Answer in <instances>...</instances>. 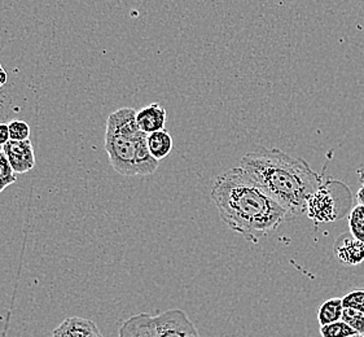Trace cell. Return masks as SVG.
<instances>
[{"label":"cell","mask_w":364,"mask_h":337,"mask_svg":"<svg viewBox=\"0 0 364 337\" xmlns=\"http://www.w3.org/2000/svg\"><path fill=\"white\" fill-rule=\"evenodd\" d=\"M3 151L16 174H25L36 168V154L30 140H9Z\"/></svg>","instance_id":"cell-6"},{"label":"cell","mask_w":364,"mask_h":337,"mask_svg":"<svg viewBox=\"0 0 364 337\" xmlns=\"http://www.w3.org/2000/svg\"><path fill=\"white\" fill-rule=\"evenodd\" d=\"M146 141H148L149 152L157 161H161L165 157H168L173 151V138L166 130H160V132L149 134Z\"/></svg>","instance_id":"cell-10"},{"label":"cell","mask_w":364,"mask_h":337,"mask_svg":"<svg viewBox=\"0 0 364 337\" xmlns=\"http://www.w3.org/2000/svg\"><path fill=\"white\" fill-rule=\"evenodd\" d=\"M353 201L349 187L329 178L307 200L306 215L316 225L333 223L350 214Z\"/></svg>","instance_id":"cell-5"},{"label":"cell","mask_w":364,"mask_h":337,"mask_svg":"<svg viewBox=\"0 0 364 337\" xmlns=\"http://www.w3.org/2000/svg\"><path fill=\"white\" fill-rule=\"evenodd\" d=\"M343 308L355 309L364 314V291H353L343 297Z\"/></svg>","instance_id":"cell-17"},{"label":"cell","mask_w":364,"mask_h":337,"mask_svg":"<svg viewBox=\"0 0 364 337\" xmlns=\"http://www.w3.org/2000/svg\"><path fill=\"white\" fill-rule=\"evenodd\" d=\"M335 256L346 266L360 264L364 262V242L353 235H341L335 242Z\"/></svg>","instance_id":"cell-8"},{"label":"cell","mask_w":364,"mask_h":337,"mask_svg":"<svg viewBox=\"0 0 364 337\" xmlns=\"http://www.w3.org/2000/svg\"><path fill=\"white\" fill-rule=\"evenodd\" d=\"M349 337H364L363 333H355V335H353V336Z\"/></svg>","instance_id":"cell-22"},{"label":"cell","mask_w":364,"mask_h":337,"mask_svg":"<svg viewBox=\"0 0 364 337\" xmlns=\"http://www.w3.org/2000/svg\"><path fill=\"white\" fill-rule=\"evenodd\" d=\"M7 83V73L4 70V68L0 65V88L3 87Z\"/></svg>","instance_id":"cell-19"},{"label":"cell","mask_w":364,"mask_h":337,"mask_svg":"<svg viewBox=\"0 0 364 337\" xmlns=\"http://www.w3.org/2000/svg\"><path fill=\"white\" fill-rule=\"evenodd\" d=\"M210 198L227 228L255 244L288 218L284 209L240 166L217 176Z\"/></svg>","instance_id":"cell-1"},{"label":"cell","mask_w":364,"mask_h":337,"mask_svg":"<svg viewBox=\"0 0 364 337\" xmlns=\"http://www.w3.org/2000/svg\"><path fill=\"white\" fill-rule=\"evenodd\" d=\"M343 299H331L321 304L319 313H318V321L321 326L331 324V323L340 322L343 318Z\"/></svg>","instance_id":"cell-11"},{"label":"cell","mask_w":364,"mask_h":337,"mask_svg":"<svg viewBox=\"0 0 364 337\" xmlns=\"http://www.w3.org/2000/svg\"><path fill=\"white\" fill-rule=\"evenodd\" d=\"M355 333L358 332L353 330L349 324H346L343 321L321 326V337H349Z\"/></svg>","instance_id":"cell-14"},{"label":"cell","mask_w":364,"mask_h":337,"mask_svg":"<svg viewBox=\"0 0 364 337\" xmlns=\"http://www.w3.org/2000/svg\"><path fill=\"white\" fill-rule=\"evenodd\" d=\"M136 124L146 134L160 132L166 125V109L159 103H152L136 112Z\"/></svg>","instance_id":"cell-9"},{"label":"cell","mask_w":364,"mask_h":337,"mask_svg":"<svg viewBox=\"0 0 364 337\" xmlns=\"http://www.w3.org/2000/svg\"><path fill=\"white\" fill-rule=\"evenodd\" d=\"M343 322L349 324L358 333H364V314L355 309L343 308Z\"/></svg>","instance_id":"cell-15"},{"label":"cell","mask_w":364,"mask_h":337,"mask_svg":"<svg viewBox=\"0 0 364 337\" xmlns=\"http://www.w3.org/2000/svg\"><path fill=\"white\" fill-rule=\"evenodd\" d=\"M350 234L357 240L364 242V206L358 204L349 214Z\"/></svg>","instance_id":"cell-12"},{"label":"cell","mask_w":364,"mask_h":337,"mask_svg":"<svg viewBox=\"0 0 364 337\" xmlns=\"http://www.w3.org/2000/svg\"><path fill=\"white\" fill-rule=\"evenodd\" d=\"M363 335H364V333H363Z\"/></svg>","instance_id":"cell-23"},{"label":"cell","mask_w":364,"mask_h":337,"mask_svg":"<svg viewBox=\"0 0 364 337\" xmlns=\"http://www.w3.org/2000/svg\"><path fill=\"white\" fill-rule=\"evenodd\" d=\"M9 140H11L9 126L8 124H0V147H4Z\"/></svg>","instance_id":"cell-18"},{"label":"cell","mask_w":364,"mask_h":337,"mask_svg":"<svg viewBox=\"0 0 364 337\" xmlns=\"http://www.w3.org/2000/svg\"><path fill=\"white\" fill-rule=\"evenodd\" d=\"M358 176H359V179H360V183L363 184L364 187V165L358 170Z\"/></svg>","instance_id":"cell-21"},{"label":"cell","mask_w":364,"mask_h":337,"mask_svg":"<svg viewBox=\"0 0 364 337\" xmlns=\"http://www.w3.org/2000/svg\"><path fill=\"white\" fill-rule=\"evenodd\" d=\"M357 200L358 203L360 204V205L364 206V187H362L360 190L357 192Z\"/></svg>","instance_id":"cell-20"},{"label":"cell","mask_w":364,"mask_h":337,"mask_svg":"<svg viewBox=\"0 0 364 337\" xmlns=\"http://www.w3.org/2000/svg\"><path fill=\"white\" fill-rule=\"evenodd\" d=\"M9 134H11V140L15 141H23L29 140L30 126L21 119H14L9 124Z\"/></svg>","instance_id":"cell-16"},{"label":"cell","mask_w":364,"mask_h":337,"mask_svg":"<svg viewBox=\"0 0 364 337\" xmlns=\"http://www.w3.org/2000/svg\"><path fill=\"white\" fill-rule=\"evenodd\" d=\"M240 168L287 212L288 218L306 214L307 200L323 183L309 162L280 149L259 148L245 154Z\"/></svg>","instance_id":"cell-2"},{"label":"cell","mask_w":364,"mask_h":337,"mask_svg":"<svg viewBox=\"0 0 364 337\" xmlns=\"http://www.w3.org/2000/svg\"><path fill=\"white\" fill-rule=\"evenodd\" d=\"M17 176L8 161L7 156L3 151V147H0V193L9 187L11 184L16 183Z\"/></svg>","instance_id":"cell-13"},{"label":"cell","mask_w":364,"mask_h":337,"mask_svg":"<svg viewBox=\"0 0 364 337\" xmlns=\"http://www.w3.org/2000/svg\"><path fill=\"white\" fill-rule=\"evenodd\" d=\"M148 134L136 124V112L121 108L110 113L105 132V151L112 168L124 176H151L160 161L148 149Z\"/></svg>","instance_id":"cell-3"},{"label":"cell","mask_w":364,"mask_h":337,"mask_svg":"<svg viewBox=\"0 0 364 337\" xmlns=\"http://www.w3.org/2000/svg\"><path fill=\"white\" fill-rule=\"evenodd\" d=\"M118 337H201L195 324L181 309H170L159 316L141 313L121 326Z\"/></svg>","instance_id":"cell-4"},{"label":"cell","mask_w":364,"mask_h":337,"mask_svg":"<svg viewBox=\"0 0 364 337\" xmlns=\"http://www.w3.org/2000/svg\"><path fill=\"white\" fill-rule=\"evenodd\" d=\"M52 337H102V335L95 322L80 316H69L53 330Z\"/></svg>","instance_id":"cell-7"}]
</instances>
